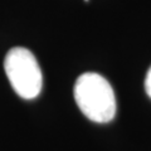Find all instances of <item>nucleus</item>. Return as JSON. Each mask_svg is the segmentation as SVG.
<instances>
[{
	"label": "nucleus",
	"mask_w": 151,
	"mask_h": 151,
	"mask_svg": "<svg viewBox=\"0 0 151 151\" xmlns=\"http://www.w3.org/2000/svg\"><path fill=\"white\" fill-rule=\"evenodd\" d=\"M4 69L13 89L24 100H33L42 91L43 76L34 54L29 49L15 47L8 52Z\"/></svg>",
	"instance_id": "obj_2"
},
{
	"label": "nucleus",
	"mask_w": 151,
	"mask_h": 151,
	"mask_svg": "<svg viewBox=\"0 0 151 151\" xmlns=\"http://www.w3.org/2000/svg\"><path fill=\"white\" fill-rule=\"evenodd\" d=\"M145 89H146V93L149 94V97L151 98V67L145 78Z\"/></svg>",
	"instance_id": "obj_3"
},
{
	"label": "nucleus",
	"mask_w": 151,
	"mask_h": 151,
	"mask_svg": "<svg viewBox=\"0 0 151 151\" xmlns=\"http://www.w3.org/2000/svg\"><path fill=\"white\" fill-rule=\"evenodd\" d=\"M74 100L84 116L93 122L106 124L116 115L113 88L98 73H83L74 83Z\"/></svg>",
	"instance_id": "obj_1"
}]
</instances>
